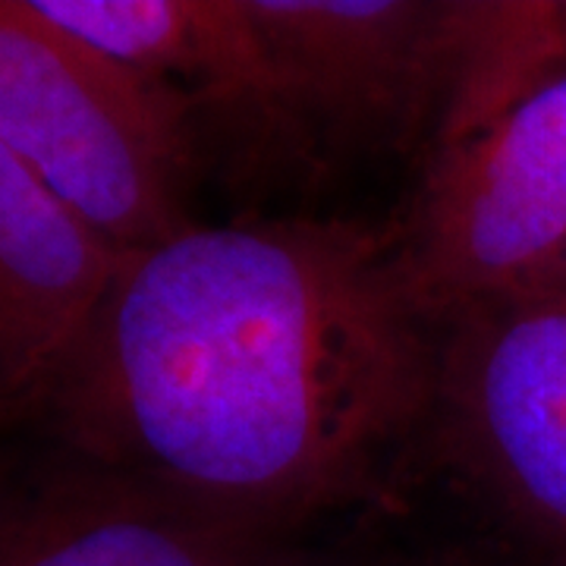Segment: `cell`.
Returning <instances> with one entry per match:
<instances>
[{"mask_svg":"<svg viewBox=\"0 0 566 566\" xmlns=\"http://www.w3.org/2000/svg\"><path fill=\"white\" fill-rule=\"evenodd\" d=\"M438 363L394 223H189L120 255L48 422L66 450L296 535L428 438Z\"/></svg>","mask_w":566,"mask_h":566,"instance_id":"cell-1","label":"cell"},{"mask_svg":"<svg viewBox=\"0 0 566 566\" xmlns=\"http://www.w3.org/2000/svg\"><path fill=\"white\" fill-rule=\"evenodd\" d=\"M0 145L120 255L192 223L186 111L35 0H0Z\"/></svg>","mask_w":566,"mask_h":566,"instance_id":"cell-2","label":"cell"},{"mask_svg":"<svg viewBox=\"0 0 566 566\" xmlns=\"http://www.w3.org/2000/svg\"><path fill=\"white\" fill-rule=\"evenodd\" d=\"M428 438L482 513L494 566H566V290L441 324Z\"/></svg>","mask_w":566,"mask_h":566,"instance_id":"cell-3","label":"cell"},{"mask_svg":"<svg viewBox=\"0 0 566 566\" xmlns=\"http://www.w3.org/2000/svg\"><path fill=\"white\" fill-rule=\"evenodd\" d=\"M394 233L406 277L441 324L545 286L566 259V76L434 148Z\"/></svg>","mask_w":566,"mask_h":566,"instance_id":"cell-4","label":"cell"},{"mask_svg":"<svg viewBox=\"0 0 566 566\" xmlns=\"http://www.w3.org/2000/svg\"><path fill=\"white\" fill-rule=\"evenodd\" d=\"M312 161L434 142L450 0H245Z\"/></svg>","mask_w":566,"mask_h":566,"instance_id":"cell-5","label":"cell"},{"mask_svg":"<svg viewBox=\"0 0 566 566\" xmlns=\"http://www.w3.org/2000/svg\"><path fill=\"white\" fill-rule=\"evenodd\" d=\"M293 542L66 447L0 463V566H281Z\"/></svg>","mask_w":566,"mask_h":566,"instance_id":"cell-6","label":"cell"},{"mask_svg":"<svg viewBox=\"0 0 566 566\" xmlns=\"http://www.w3.org/2000/svg\"><path fill=\"white\" fill-rule=\"evenodd\" d=\"M35 7L174 95L192 133L208 117L252 170L315 167L245 0H35Z\"/></svg>","mask_w":566,"mask_h":566,"instance_id":"cell-7","label":"cell"},{"mask_svg":"<svg viewBox=\"0 0 566 566\" xmlns=\"http://www.w3.org/2000/svg\"><path fill=\"white\" fill-rule=\"evenodd\" d=\"M117 264L0 145V431L48 419Z\"/></svg>","mask_w":566,"mask_h":566,"instance_id":"cell-8","label":"cell"},{"mask_svg":"<svg viewBox=\"0 0 566 566\" xmlns=\"http://www.w3.org/2000/svg\"><path fill=\"white\" fill-rule=\"evenodd\" d=\"M444 111L431 151L566 76V0H450Z\"/></svg>","mask_w":566,"mask_h":566,"instance_id":"cell-9","label":"cell"},{"mask_svg":"<svg viewBox=\"0 0 566 566\" xmlns=\"http://www.w3.org/2000/svg\"><path fill=\"white\" fill-rule=\"evenodd\" d=\"M281 566H494L482 547L463 551H356V554H305L293 542Z\"/></svg>","mask_w":566,"mask_h":566,"instance_id":"cell-10","label":"cell"},{"mask_svg":"<svg viewBox=\"0 0 566 566\" xmlns=\"http://www.w3.org/2000/svg\"><path fill=\"white\" fill-rule=\"evenodd\" d=\"M545 286H557V290H566V259L557 264V271L551 274V281ZM545 286H538V290H545Z\"/></svg>","mask_w":566,"mask_h":566,"instance_id":"cell-11","label":"cell"}]
</instances>
